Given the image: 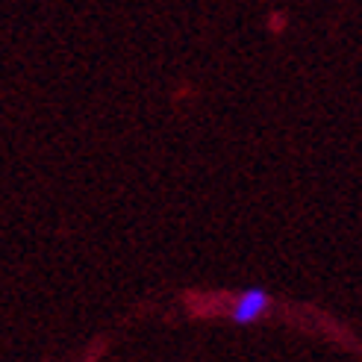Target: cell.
Returning <instances> with one entry per match:
<instances>
[{
    "mask_svg": "<svg viewBox=\"0 0 362 362\" xmlns=\"http://www.w3.org/2000/svg\"><path fill=\"white\" fill-rule=\"evenodd\" d=\"M268 306H271L268 292H262V288H245V292L233 300L230 318L236 324H253V321H259L268 313Z\"/></svg>",
    "mask_w": 362,
    "mask_h": 362,
    "instance_id": "obj_1",
    "label": "cell"
}]
</instances>
